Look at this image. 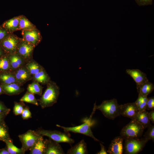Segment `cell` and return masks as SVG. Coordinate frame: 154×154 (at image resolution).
Wrapping results in <instances>:
<instances>
[{
  "label": "cell",
  "instance_id": "cell-39",
  "mask_svg": "<svg viewBox=\"0 0 154 154\" xmlns=\"http://www.w3.org/2000/svg\"><path fill=\"white\" fill-rule=\"evenodd\" d=\"M11 109L7 108L4 103L0 101V113H9Z\"/></svg>",
  "mask_w": 154,
  "mask_h": 154
},
{
  "label": "cell",
  "instance_id": "cell-6",
  "mask_svg": "<svg viewBox=\"0 0 154 154\" xmlns=\"http://www.w3.org/2000/svg\"><path fill=\"white\" fill-rule=\"evenodd\" d=\"M124 153L137 154L141 151L148 142L144 138H132L124 139Z\"/></svg>",
  "mask_w": 154,
  "mask_h": 154
},
{
  "label": "cell",
  "instance_id": "cell-45",
  "mask_svg": "<svg viewBox=\"0 0 154 154\" xmlns=\"http://www.w3.org/2000/svg\"><path fill=\"white\" fill-rule=\"evenodd\" d=\"M7 54L0 45V58Z\"/></svg>",
  "mask_w": 154,
  "mask_h": 154
},
{
  "label": "cell",
  "instance_id": "cell-46",
  "mask_svg": "<svg viewBox=\"0 0 154 154\" xmlns=\"http://www.w3.org/2000/svg\"><path fill=\"white\" fill-rule=\"evenodd\" d=\"M4 94L5 93L3 90L1 84L0 85V95Z\"/></svg>",
  "mask_w": 154,
  "mask_h": 154
},
{
  "label": "cell",
  "instance_id": "cell-42",
  "mask_svg": "<svg viewBox=\"0 0 154 154\" xmlns=\"http://www.w3.org/2000/svg\"><path fill=\"white\" fill-rule=\"evenodd\" d=\"M149 119L153 123H154V110H151L149 112Z\"/></svg>",
  "mask_w": 154,
  "mask_h": 154
},
{
  "label": "cell",
  "instance_id": "cell-37",
  "mask_svg": "<svg viewBox=\"0 0 154 154\" xmlns=\"http://www.w3.org/2000/svg\"><path fill=\"white\" fill-rule=\"evenodd\" d=\"M139 6H145L151 5L153 3V0H135Z\"/></svg>",
  "mask_w": 154,
  "mask_h": 154
},
{
  "label": "cell",
  "instance_id": "cell-44",
  "mask_svg": "<svg viewBox=\"0 0 154 154\" xmlns=\"http://www.w3.org/2000/svg\"><path fill=\"white\" fill-rule=\"evenodd\" d=\"M8 114L7 113H0V122L4 121Z\"/></svg>",
  "mask_w": 154,
  "mask_h": 154
},
{
  "label": "cell",
  "instance_id": "cell-11",
  "mask_svg": "<svg viewBox=\"0 0 154 154\" xmlns=\"http://www.w3.org/2000/svg\"><path fill=\"white\" fill-rule=\"evenodd\" d=\"M17 82L21 86L28 81L32 80L33 76L25 65L13 72Z\"/></svg>",
  "mask_w": 154,
  "mask_h": 154
},
{
  "label": "cell",
  "instance_id": "cell-32",
  "mask_svg": "<svg viewBox=\"0 0 154 154\" xmlns=\"http://www.w3.org/2000/svg\"><path fill=\"white\" fill-rule=\"evenodd\" d=\"M25 106L24 102H14V106L13 109V112L15 115H21L22 114Z\"/></svg>",
  "mask_w": 154,
  "mask_h": 154
},
{
  "label": "cell",
  "instance_id": "cell-13",
  "mask_svg": "<svg viewBox=\"0 0 154 154\" xmlns=\"http://www.w3.org/2000/svg\"><path fill=\"white\" fill-rule=\"evenodd\" d=\"M123 138L121 136L115 137L111 141L107 152L110 154H122L123 151Z\"/></svg>",
  "mask_w": 154,
  "mask_h": 154
},
{
  "label": "cell",
  "instance_id": "cell-26",
  "mask_svg": "<svg viewBox=\"0 0 154 154\" xmlns=\"http://www.w3.org/2000/svg\"><path fill=\"white\" fill-rule=\"evenodd\" d=\"M25 66L33 76L44 68L33 59L26 63Z\"/></svg>",
  "mask_w": 154,
  "mask_h": 154
},
{
  "label": "cell",
  "instance_id": "cell-23",
  "mask_svg": "<svg viewBox=\"0 0 154 154\" xmlns=\"http://www.w3.org/2000/svg\"><path fill=\"white\" fill-rule=\"evenodd\" d=\"M0 82L1 84L18 83L13 72L11 71L0 73Z\"/></svg>",
  "mask_w": 154,
  "mask_h": 154
},
{
  "label": "cell",
  "instance_id": "cell-12",
  "mask_svg": "<svg viewBox=\"0 0 154 154\" xmlns=\"http://www.w3.org/2000/svg\"><path fill=\"white\" fill-rule=\"evenodd\" d=\"M120 106L121 115L131 119H134L139 112L138 107L135 102L127 103Z\"/></svg>",
  "mask_w": 154,
  "mask_h": 154
},
{
  "label": "cell",
  "instance_id": "cell-7",
  "mask_svg": "<svg viewBox=\"0 0 154 154\" xmlns=\"http://www.w3.org/2000/svg\"><path fill=\"white\" fill-rule=\"evenodd\" d=\"M42 135L37 134L35 131L29 130L18 137L22 143L21 148L25 152L29 150Z\"/></svg>",
  "mask_w": 154,
  "mask_h": 154
},
{
  "label": "cell",
  "instance_id": "cell-38",
  "mask_svg": "<svg viewBox=\"0 0 154 154\" xmlns=\"http://www.w3.org/2000/svg\"><path fill=\"white\" fill-rule=\"evenodd\" d=\"M9 34L5 29L0 27V42Z\"/></svg>",
  "mask_w": 154,
  "mask_h": 154
},
{
  "label": "cell",
  "instance_id": "cell-41",
  "mask_svg": "<svg viewBox=\"0 0 154 154\" xmlns=\"http://www.w3.org/2000/svg\"><path fill=\"white\" fill-rule=\"evenodd\" d=\"M100 146H101V150L100 151L96 153L97 154H108L107 152L106 151L103 145L100 143Z\"/></svg>",
  "mask_w": 154,
  "mask_h": 154
},
{
  "label": "cell",
  "instance_id": "cell-19",
  "mask_svg": "<svg viewBox=\"0 0 154 154\" xmlns=\"http://www.w3.org/2000/svg\"><path fill=\"white\" fill-rule=\"evenodd\" d=\"M43 136H41L29 150L30 154H44L46 143Z\"/></svg>",
  "mask_w": 154,
  "mask_h": 154
},
{
  "label": "cell",
  "instance_id": "cell-16",
  "mask_svg": "<svg viewBox=\"0 0 154 154\" xmlns=\"http://www.w3.org/2000/svg\"><path fill=\"white\" fill-rule=\"evenodd\" d=\"M46 148L44 154H65L59 143L49 138L46 139Z\"/></svg>",
  "mask_w": 154,
  "mask_h": 154
},
{
  "label": "cell",
  "instance_id": "cell-33",
  "mask_svg": "<svg viewBox=\"0 0 154 154\" xmlns=\"http://www.w3.org/2000/svg\"><path fill=\"white\" fill-rule=\"evenodd\" d=\"M147 128L148 129L144 134L143 138L148 141L150 140H152L154 142V126L152 125Z\"/></svg>",
  "mask_w": 154,
  "mask_h": 154
},
{
  "label": "cell",
  "instance_id": "cell-24",
  "mask_svg": "<svg viewBox=\"0 0 154 154\" xmlns=\"http://www.w3.org/2000/svg\"><path fill=\"white\" fill-rule=\"evenodd\" d=\"M137 89L138 94L143 96H147L153 91L154 85L153 83L148 81L137 87Z\"/></svg>",
  "mask_w": 154,
  "mask_h": 154
},
{
  "label": "cell",
  "instance_id": "cell-28",
  "mask_svg": "<svg viewBox=\"0 0 154 154\" xmlns=\"http://www.w3.org/2000/svg\"><path fill=\"white\" fill-rule=\"evenodd\" d=\"M43 87L41 86L38 82L33 81V82L28 85L27 91L34 94H37L41 96Z\"/></svg>",
  "mask_w": 154,
  "mask_h": 154
},
{
  "label": "cell",
  "instance_id": "cell-36",
  "mask_svg": "<svg viewBox=\"0 0 154 154\" xmlns=\"http://www.w3.org/2000/svg\"><path fill=\"white\" fill-rule=\"evenodd\" d=\"M147 99V96H143V101L138 107L139 112H141L146 110Z\"/></svg>",
  "mask_w": 154,
  "mask_h": 154
},
{
  "label": "cell",
  "instance_id": "cell-31",
  "mask_svg": "<svg viewBox=\"0 0 154 154\" xmlns=\"http://www.w3.org/2000/svg\"><path fill=\"white\" fill-rule=\"evenodd\" d=\"M11 71L10 67L7 54L0 58V73Z\"/></svg>",
  "mask_w": 154,
  "mask_h": 154
},
{
  "label": "cell",
  "instance_id": "cell-17",
  "mask_svg": "<svg viewBox=\"0 0 154 154\" xmlns=\"http://www.w3.org/2000/svg\"><path fill=\"white\" fill-rule=\"evenodd\" d=\"M1 84L5 94L9 96L18 95L25 90L24 89L17 83Z\"/></svg>",
  "mask_w": 154,
  "mask_h": 154
},
{
  "label": "cell",
  "instance_id": "cell-30",
  "mask_svg": "<svg viewBox=\"0 0 154 154\" xmlns=\"http://www.w3.org/2000/svg\"><path fill=\"white\" fill-rule=\"evenodd\" d=\"M12 141H7L5 143L10 154H24L25 152L21 148H19L14 145Z\"/></svg>",
  "mask_w": 154,
  "mask_h": 154
},
{
  "label": "cell",
  "instance_id": "cell-10",
  "mask_svg": "<svg viewBox=\"0 0 154 154\" xmlns=\"http://www.w3.org/2000/svg\"><path fill=\"white\" fill-rule=\"evenodd\" d=\"M23 38L31 43L35 47L42 40V37L40 31L37 28L26 30L21 31Z\"/></svg>",
  "mask_w": 154,
  "mask_h": 154
},
{
  "label": "cell",
  "instance_id": "cell-15",
  "mask_svg": "<svg viewBox=\"0 0 154 154\" xmlns=\"http://www.w3.org/2000/svg\"><path fill=\"white\" fill-rule=\"evenodd\" d=\"M7 55L11 71L13 72L17 69L25 65L26 62L17 52L7 54Z\"/></svg>",
  "mask_w": 154,
  "mask_h": 154
},
{
  "label": "cell",
  "instance_id": "cell-21",
  "mask_svg": "<svg viewBox=\"0 0 154 154\" xmlns=\"http://www.w3.org/2000/svg\"><path fill=\"white\" fill-rule=\"evenodd\" d=\"M32 80L42 85L46 84L51 80L50 76L44 68L33 76Z\"/></svg>",
  "mask_w": 154,
  "mask_h": 154
},
{
  "label": "cell",
  "instance_id": "cell-1",
  "mask_svg": "<svg viewBox=\"0 0 154 154\" xmlns=\"http://www.w3.org/2000/svg\"><path fill=\"white\" fill-rule=\"evenodd\" d=\"M46 85V90L38 100L42 109L51 107L56 103L60 93L59 88L55 82L50 80Z\"/></svg>",
  "mask_w": 154,
  "mask_h": 154
},
{
  "label": "cell",
  "instance_id": "cell-4",
  "mask_svg": "<svg viewBox=\"0 0 154 154\" xmlns=\"http://www.w3.org/2000/svg\"><path fill=\"white\" fill-rule=\"evenodd\" d=\"M144 127L135 119H131L121 129L120 136L124 139L132 138H140L142 136Z\"/></svg>",
  "mask_w": 154,
  "mask_h": 154
},
{
  "label": "cell",
  "instance_id": "cell-3",
  "mask_svg": "<svg viewBox=\"0 0 154 154\" xmlns=\"http://www.w3.org/2000/svg\"><path fill=\"white\" fill-rule=\"evenodd\" d=\"M96 110L94 104L93 111L90 117L84 121L83 124L81 125L72 127H65L59 125H57L56 126L62 129L65 132H70L82 134L92 138L95 141L101 142L94 137L91 129L92 117ZM101 142L103 143L102 142Z\"/></svg>",
  "mask_w": 154,
  "mask_h": 154
},
{
  "label": "cell",
  "instance_id": "cell-35",
  "mask_svg": "<svg viewBox=\"0 0 154 154\" xmlns=\"http://www.w3.org/2000/svg\"><path fill=\"white\" fill-rule=\"evenodd\" d=\"M146 109L148 110H154V96L148 98Z\"/></svg>",
  "mask_w": 154,
  "mask_h": 154
},
{
  "label": "cell",
  "instance_id": "cell-29",
  "mask_svg": "<svg viewBox=\"0 0 154 154\" xmlns=\"http://www.w3.org/2000/svg\"><path fill=\"white\" fill-rule=\"evenodd\" d=\"M20 101L31 104L37 106L39 105L38 101L35 97L34 94L27 91L20 99Z\"/></svg>",
  "mask_w": 154,
  "mask_h": 154
},
{
  "label": "cell",
  "instance_id": "cell-27",
  "mask_svg": "<svg viewBox=\"0 0 154 154\" xmlns=\"http://www.w3.org/2000/svg\"><path fill=\"white\" fill-rule=\"evenodd\" d=\"M0 141L4 142L13 141L10 137L8 127L4 120L0 122Z\"/></svg>",
  "mask_w": 154,
  "mask_h": 154
},
{
  "label": "cell",
  "instance_id": "cell-25",
  "mask_svg": "<svg viewBox=\"0 0 154 154\" xmlns=\"http://www.w3.org/2000/svg\"><path fill=\"white\" fill-rule=\"evenodd\" d=\"M36 27L35 25L30 21L26 16L23 15H20L19 30H29Z\"/></svg>",
  "mask_w": 154,
  "mask_h": 154
},
{
  "label": "cell",
  "instance_id": "cell-8",
  "mask_svg": "<svg viewBox=\"0 0 154 154\" xmlns=\"http://www.w3.org/2000/svg\"><path fill=\"white\" fill-rule=\"evenodd\" d=\"M21 39L13 33H10L0 42V45L7 54L14 53L16 52Z\"/></svg>",
  "mask_w": 154,
  "mask_h": 154
},
{
  "label": "cell",
  "instance_id": "cell-43",
  "mask_svg": "<svg viewBox=\"0 0 154 154\" xmlns=\"http://www.w3.org/2000/svg\"><path fill=\"white\" fill-rule=\"evenodd\" d=\"M0 154H10L6 146L5 148L0 149Z\"/></svg>",
  "mask_w": 154,
  "mask_h": 154
},
{
  "label": "cell",
  "instance_id": "cell-2",
  "mask_svg": "<svg viewBox=\"0 0 154 154\" xmlns=\"http://www.w3.org/2000/svg\"><path fill=\"white\" fill-rule=\"evenodd\" d=\"M94 104L96 110H100L105 117L112 120L121 115L120 106L115 98L104 100L98 106Z\"/></svg>",
  "mask_w": 154,
  "mask_h": 154
},
{
  "label": "cell",
  "instance_id": "cell-34",
  "mask_svg": "<svg viewBox=\"0 0 154 154\" xmlns=\"http://www.w3.org/2000/svg\"><path fill=\"white\" fill-rule=\"evenodd\" d=\"M21 114L22 118L24 120L28 119L32 117L31 113L27 106L25 107Z\"/></svg>",
  "mask_w": 154,
  "mask_h": 154
},
{
  "label": "cell",
  "instance_id": "cell-9",
  "mask_svg": "<svg viewBox=\"0 0 154 154\" xmlns=\"http://www.w3.org/2000/svg\"><path fill=\"white\" fill-rule=\"evenodd\" d=\"M35 47L23 38L19 43L16 52L24 59L26 63L33 59L34 49Z\"/></svg>",
  "mask_w": 154,
  "mask_h": 154
},
{
  "label": "cell",
  "instance_id": "cell-40",
  "mask_svg": "<svg viewBox=\"0 0 154 154\" xmlns=\"http://www.w3.org/2000/svg\"><path fill=\"white\" fill-rule=\"evenodd\" d=\"M143 96L140 94H139L138 98L135 102L136 105L138 107L143 101Z\"/></svg>",
  "mask_w": 154,
  "mask_h": 154
},
{
  "label": "cell",
  "instance_id": "cell-18",
  "mask_svg": "<svg viewBox=\"0 0 154 154\" xmlns=\"http://www.w3.org/2000/svg\"><path fill=\"white\" fill-rule=\"evenodd\" d=\"M20 15L5 21L3 25V27L10 33H13L19 30Z\"/></svg>",
  "mask_w": 154,
  "mask_h": 154
},
{
  "label": "cell",
  "instance_id": "cell-20",
  "mask_svg": "<svg viewBox=\"0 0 154 154\" xmlns=\"http://www.w3.org/2000/svg\"><path fill=\"white\" fill-rule=\"evenodd\" d=\"M88 153L86 143L82 139L74 146L68 149V154H86Z\"/></svg>",
  "mask_w": 154,
  "mask_h": 154
},
{
  "label": "cell",
  "instance_id": "cell-14",
  "mask_svg": "<svg viewBox=\"0 0 154 154\" xmlns=\"http://www.w3.org/2000/svg\"><path fill=\"white\" fill-rule=\"evenodd\" d=\"M126 73L130 75L136 83L137 87L149 81L146 74L138 69H127Z\"/></svg>",
  "mask_w": 154,
  "mask_h": 154
},
{
  "label": "cell",
  "instance_id": "cell-5",
  "mask_svg": "<svg viewBox=\"0 0 154 154\" xmlns=\"http://www.w3.org/2000/svg\"><path fill=\"white\" fill-rule=\"evenodd\" d=\"M38 135L46 136L53 140L58 143L64 142L71 144L74 143V140L71 138L66 132L63 133L60 131L47 130L39 128L35 131Z\"/></svg>",
  "mask_w": 154,
  "mask_h": 154
},
{
  "label": "cell",
  "instance_id": "cell-22",
  "mask_svg": "<svg viewBox=\"0 0 154 154\" xmlns=\"http://www.w3.org/2000/svg\"><path fill=\"white\" fill-rule=\"evenodd\" d=\"M149 112L146 110L141 112H138L134 119L136 121L142 125L145 129L151 126L149 117Z\"/></svg>",
  "mask_w": 154,
  "mask_h": 154
}]
</instances>
